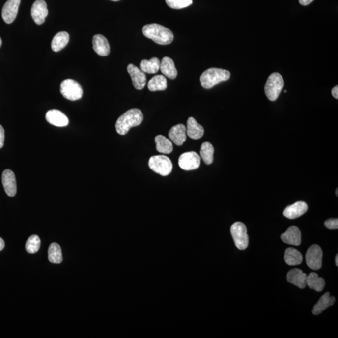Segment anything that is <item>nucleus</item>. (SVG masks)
Instances as JSON below:
<instances>
[{
    "label": "nucleus",
    "instance_id": "nucleus-34",
    "mask_svg": "<svg viewBox=\"0 0 338 338\" xmlns=\"http://www.w3.org/2000/svg\"><path fill=\"white\" fill-rule=\"evenodd\" d=\"M4 142V130L0 125V148L3 147Z\"/></svg>",
    "mask_w": 338,
    "mask_h": 338
},
{
    "label": "nucleus",
    "instance_id": "nucleus-22",
    "mask_svg": "<svg viewBox=\"0 0 338 338\" xmlns=\"http://www.w3.org/2000/svg\"><path fill=\"white\" fill-rule=\"evenodd\" d=\"M335 302V297H331L330 292H326L323 296L321 297L318 302L314 305L313 310H312V313L314 315H318L322 313L326 308L334 305Z\"/></svg>",
    "mask_w": 338,
    "mask_h": 338
},
{
    "label": "nucleus",
    "instance_id": "nucleus-27",
    "mask_svg": "<svg viewBox=\"0 0 338 338\" xmlns=\"http://www.w3.org/2000/svg\"><path fill=\"white\" fill-rule=\"evenodd\" d=\"M307 285L310 289H314L317 292H321L323 291L325 285V281L323 278H319L317 273H311L307 276Z\"/></svg>",
    "mask_w": 338,
    "mask_h": 338
},
{
    "label": "nucleus",
    "instance_id": "nucleus-41",
    "mask_svg": "<svg viewBox=\"0 0 338 338\" xmlns=\"http://www.w3.org/2000/svg\"><path fill=\"white\" fill-rule=\"evenodd\" d=\"M110 1H120V0H110Z\"/></svg>",
    "mask_w": 338,
    "mask_h": 338
},
{
    "label": "nucleus",
    "instance_id": "nucleus-9",
    "mask_svg": "<svg viewBox=\"0 0 338 338\" xmlns=\"http://www.w3.org/2000/svg\"><path fill=\"white\" fill-rule=\"evenodd\" d=\"M200 157L195 152L184 153L179 159V165L184 170H193L199 168Z\"/></svg>",
    "mask_w": 338,
    "mask_h": 338
},
{
    "label": "nucleus",
    "instance_id": "nucleus-10",
    "mask_svg": "<svg viewBox=\"0 0 338 338\" xmlns=\"http://www.w3.org/2000/svg\"><path fill=\"white\" fill-rule=\"evenodd\" d=\"M21 0H8L2 9V18L4 22L10 24L15 21L18 15V9Z\"/></svg>",
    "mask_w": 338,
    "mask_h": 338
},
{
    "label": "nucleus",
    "instance_id": "nucleus-37",
    "mask_svg": "<svg viewBox=\"0 0 338 338\" xmlns=\"http://www.w3.org/2000/svg\"><path fill=\"white\" fill-rule=\"evenodd\" d=\"M4 248V242L3 239L0 237V251L3 250Z\"/></svg>",
    "mask_w": 338,
    "mask_h": 338
},
{
    "label": "nucleus",
    "instance_id": "nucleus-29",
    "mask_svg": "<svg viewBox=\"0 0 338 338\" xmlns=\"http://www.w3.org/2000/svg\"><path fill=\"white\" fill-rule=\"evenodd\" d=\"M49 259L53 264H60L63 261L62 253L59 244L54 243L50 244L49 248Z\"/></svg>",
    "mask_w": 338,
    "mask_h": 338
},
{
    "label": "nucleus",
    "instance_id": "nucleus-18",
    "mask_svg": "<svg viewBox=\"0 0 338 338\" xmlns=\"http://www.w3.org/2000/svg\"><path fill=\"white\" fill-rule=\"evenodd\" d=\"M307 276L301 269H293L287 273V280L291 284L296 285L299 288L304 289L307 286Z\"/></svg>",
    "mask_w": 338,
    "mask_h": 338
},
{
    "label": "nucleus",
    "instance_id": "nucleus-17",
    "mask_svg": "<svg viewBox=\"0 0 338 338\" xmlns=\"http://www.w3.org/2000/svg\"><path fill=\"white\" fill-rule=\"evenodd\" d=\"M169 139L175 145L180 146L186 141V127L183 124H178L172 127L169 132Z\"/></svg>",
    "mask_w": 338,
    "mask_h": 338
},
{
    "label": "nucleus",
    "instance_id": "nucleus-16",
    "mask_svg": "<svg viewBox=\"0 0 338 338\" xmlns=\"http://www.w3.org/2000/svg\"><path fill=\"white\" fill-rule=\"evenodd\" d=\"M93 49L99 56H108L111 48L107 38L102 35H96L93 37Z\"/></svg>",
    "mask_w": 338,
    "mask_h": 338
},
{
    "label": "nucleus",
    "instance_id": "nucleus-3",
    "mask_svg": "<svg viewBox=\"0 0 338 338\" xmlns=\"http://www.w3.org/2000/svg\"><path fill=\"white\" fill-rule=\"evenodd\" d=\"M229 71L221 68H211L202 73L200 78L201 85L205 89H211L221 82L230 79Z\"/></svg>",
    "mask_w": 338,
    "mask_h": 338
},
{
    "label": "nucleus",
    "instance_id": "nucleus-33",
    "mask_svg": "<svg viewBox=\"0 0 338 338\" xmlns=\"http://www.w3.org/2000/svg\"><path fill=\"white\" fill-rule=\"evenodd\" d=\"M324 225L328 229L336 230L338 229V219H330L324 222Z\"/></svg>",
    "mask_w": 338,
    "mask_h": 338
},
{
    "label": "nucleus",
    "instance_id": "nucleus-19",
    "mask_svg": "<svg viewBox=\"0 0 338 338\" xmlns=\"http://www.w3.org/2000/svg\"><path fill=\"white\" fill-rule=\"evenodd\" d=\"M186 134L189 138L197 140L204 136V129L195 118L189 117L187 122Z\"/></svg>",
    "mask_w": 338,
    "mask_h": 338
},
{
    "label": "nucleus",
    "instance_id": "nucleus-35",
    "mask_svg": "<svg viewBox=\"0 0 338 338\" xmlns=\"http://www.w3.org/2000/svg\"><path fill=\"white\" fill-rule=\"evenodd\" d=\"M313 1L314 0H299L300 3L303 6H307Z\"/></svg>",
    "mask_w": 338,
    "mask_h": 338
},
{
    "label": "nucleus",
    "instance_id": "nucleus-38",
    "mask_svg": "<svg viewBox=\"0 0 338 338\" xmlns=\"http://www.w3.org/2000/svg\"><path fill=\"white\" fill-rule=\"evenodd\" d=\"M335 263L336 265H337V266H338V255H337V256H336L335 258Z\"/></svg>",
    "mask_w": 338,
    "mask_h": 338
},
{
    "label": "nucleus",
    "instance_id": "nucleus-15",
    "mask_svg": "<svg viewBox=\"0 0 338 338\" xmlns=\"http://www.w3.org/2000/svg\"><path fill=\"white\" fill-rule=\"evenodd\" d=\"M308 211L307 203L303 201H299L294 204L289 205L285 208L283 214L285 218L294 219L303 216Z\"/></svg>",
    "mask_w": 338,
    "mask_h": 338
},
{
    "label": "nucleus",
    "instance_id": "nucleus-26",
    "mask_svg": "<svg viewBox=\"0 0 338 338\" xmlns=\"http://www.w3.org/2000/svg\"><path fill=\"white\" fill-rule=\"evenodd\" d=\"M168 87V82L164 75H159L152 77L148 83V90L151 92L165 90Z\"/></svg>",
    "mask_w": 338,
    "mask_h": 338
},
{
    "label": "nucleus",
    "instance_id": "nucleus-11",
    "mask_svg": "<svg viewBox=\"0 0 338 338\" xmlns=\"http://www.w3.org/2000/svg\"><path fill=\"white\" fill-rule=\"evenodd\" d=\"M127 71L131 75L134 88L139 90H142L147 83V77L145 73L132 63L127 66Z\"/></svg>",
    "mask_w": 338,
    "mask_h": 338
},
{
    "label": "nucleus",
    "instance_id": "nucleus-8",
    "mask_svg": "<svg viewBox=\"0 0 338 338\" xmlns=\"http://www.w3.org/2000/svg\"><path fill=\"white\" fill-rule=\"evenodd\" d=\"M323 251L320 246L314 244L310 247L306 254V262L307 266L312 270H319L322 267Z\"/></svg>",
    "mask_w": 338,
    "mask_h": 338
},
{
    "label": "nucleus",
    "instance_id": "nucleus-7",
    "mask_svg": "<svg viewBox=\"0 0 338 338\" xmlns=\"http://www.w3.org/2000/svg\"><path fill=\"white\" fill-rule=\"evenodd\" d=\"M230 232L237 248L240 250H246L249 245V236L245 225L241 222L233 224Z\"/></svg>",
    "mask_w": 338,
    "mask_h": 338
},
{
    "label": "nucleus",
    "instance_id": "nucleus-5",
    "mask_svg": "<svg viewBox=\"0 0 338 338\" xmlns=\"http://www.w3.org/2000/svg\"><path fill=\"white\" fill-rule=\"evenodd\" d=\"M148 166L152 170L162 176H168L173 168L172 161L165 155H155L150 157Z\"/></svg>",
    "mask_w": 338,
    "mask_h": 338
},
{
    "label": "nucleus",
    "instance_id": "nucleus-30",
    "mask_svg": "<svg viewBox=\"0 0 338 338\" xmlns=\"http://www.w3.org/2000/svg\"><path fill=\"white\" fill-rule=\"evenodd\" d=\"M214 148L209 142L203 143L201 146L200 156L207 165L211 164L214 161Z\"/></svg>",
    "mask_w": 338,
    "mask_h": 338
},
{
    "label": "nucleus",
    "instance_id": "nucleus-40",
    "mask_svg": "<svg viewBox=\"0 0 338 338\" xmlns=\"http://www.w3.org/2000/svg\"><path fill=\"white\" fill-rule=\"evenodd\" d=\"M338 189H337V191H336V194H337V197L338 196Z\"/></svg>",
    "mask_w": 338,
    "mask_h": 338
},
{
    "label": "nucleus",
    "instance_id": "nucleus-28",
    "mask_svg": "<svg viewBox=\"0 0 338 338\" xmlns=\"http://www.w3.org/2000/svg\"><path fill=\"white\" fill-rule=\"evenodd\" d=\"M161 62L159 58L154 57L150 60H143L140 63V69L147 74H156L160 69Z\"/></svg>",
    "mask_w": 338,
    "mask_h": 338
},
{
    "label": "nucleus",
    "instance_id": "nucleus-31",
    "mask_svg": "<svg viewBox=\"0 0 338 338\" xmlns=\"http://www.w3.org/2000/svg\"><path fill=\"white\" fill-rule=\"evenodd\" d=\"M40 246L41 241L40 237L36 236V235H32L27 240L25 248H26L27 252L34 254L40 250Z\"/></svg>",
    "mask_w": 338,
    "mask_h": 338
},
{
    "label": "nucleus",
    "instance_id": "nucleus-6",
    "mask_svg": "<svg viewBox=\"0 0 338 338\" xmlns=\"http://www.w3.org/2000/svg\"><path fill=\"white\" fill-rule=\"evenodd\" d=\"M60 92L65 99L72 101L81 99L83 96L81 84L73 79H66L61 82Z\"/></svg>",
    "mask_w": 338,
    "mask_h": 338
},
{
    "label": "nucleus",
    "instance_id": "nucleus-32",
    "mask_svg": "<svg viewBox=\"0 0 338 338\" xmlns=\"http://www.w3.org/2000/svg\"><path fill=\"white\" fill-rule=\"evenodd\" d=\"M166 2L169 7L175 10L186 8L193 4V0H166Z\"/></svg>",
    "mask_w": 338,
    "mask_h": 338
},
{
    "label": "nucleus",
    "instance_id": "nucleus-2",
    "mask_svg": "<svg viewBox=\"0 0 338 338\" xmlns=\"http://www.w3.org/2000/svg\"><path fill=\"white\" fill-rule=\"evenodd\" d=\"M143 115L140 110L132 109L118 118L115 124L116 132L124 136L128 133L132 127L138 126L142 122Z\"/></svg>",
    "mask_w": 338,
    "mask_h": 338
},
{
    "label": "nucleus",
    "instance_id": "nucleus-4",
    "mask_svg": "<svg viewBox=\"0 0 338 338\" xmlns=\"http://www.w3.org/2000/svg\"><path fill=\"white\" fill-rule=\"evenodd\" d=\"M284 81L282 75L279 73H273L268 77L265 84V93L271 101H276L284 88Z\"/></svg>",
    "mask_w": 338,
    "mask_h": 338
},
{
    "label": "nucleus",
    "instance_id": "nucleus-21",
    "mask_svg": "<svg viewBox=\"0 0 338 338\" xmlns=\"http://www.w3.org/2000/svg\"><path fill=\"white\" fill-rule=\"evenodd\" d=\"M160 70L162 74L170 79H175L177 76V71L174 62L169 57L166 56L162 59L160 65Z\"/></svg>",
    "mask_w": 338,
    "mask_h": 338
},
{
    "label": "nucleus",
    "instance_id": "nucleus-20",
    "mask_svg": "<svg viewBox=\"0 0 338 338\" xmlns=\"http://www.w3.org/2000/svg\"><path fill=\"white\" fill-rule=\"evenodd\" d=\"M284 243L298 246L301 243V232L298 227L292 226L281 236Z\"/></svg>",
    "mask_w": 338,
    "mask_h": 338
},
{
    "label": "nucleus",
    "instance_id": "nucleus-24",
    "mask_svg": "<svg viewBox=\"0 0 338 338\" xmlns=\"http://www.w3.org/2000/svg\"><path fill=\"white\" fill-rule=\"evenodd\" d=\"M284 260L285 263L289 266H297L302 263L303 255L296 249L289 248L285 251Z\"/></svg>",
    "mask_w": 338,
    "mask_h": 338
},
{
    "label": "nucleus",
    "instance_id": "nucleus-36",
    "mask_svg": "<svg viewBox=\"0 0 338 338\" xmlns=\"http://www.w3.org/2000/svg\"><path fill=\"white\" fill-rule=\"evenodd\" d=\"M332 95L336 99H338V86H336L335 87L333 88L332 90Z\"/></svg>",
    "mask_w": 338,
    "mask_h": 338
},
{
    "label": "nucleus",
    "instance_id": "nucleus-23",
    "mask_svg": "<svg viewBox=\"0 0 338 338\" xmlns=\"http://www.w3.org/2000/svg\"><path fill=\"white\" fill-rule=\"evenodd\" d=\"M67 32L61 31L54 36L52 42V49L55 52H60L67 46L70 39Z\"/></svg>",
    "mask_w": 338,
    "mask_h": 338
},
{
    "label": "nucleus",
    "instance_id": "nucleus-13",
    "mask_svg": "<svg viewBox=\"0 0 338 338\" xmlns=\"http://www.w3.org/2000/svg\"><path fill=\"white\" fill-rule=\"evenodd\" d=\"M2 183L4 187L5 193L10 197H14L17 194V181L14 172L6 169L2 174Z\"/></svg>",
    "mask_w": 338,
    "mask_h": 338
},
{
    "label": "nucleus",
    "instance_id": "nucleus-39",
    "mask_svg": "<svg viewBox=\"0 0 338 338\" xmlns=\"http://www.w3.org/2000/svg\"><path fill=\"white\" fill-rule=\"evenodd\" d=\"M1 45H2V40H1V37H0V47H1Z\"/></svg>",
    "mask_w": 338,
    "mask_h": 338
},
{
    "label": "nucleus",
    "instance_id": "nucleus-12",
    "mask_svg": "<svg viewBox=\"0 0 338 338\" xmlns=\"http://www.w3.org/2000/svg\"><path fill=\"white\" fill-rule=\"evenodd\" d=\"M49 14L46 2L44 0H36L32 5L31 15L37 25H42Z\"/></svg>",
    "mask_w": 338,
    "mask_h": 338
},
{
    "label": "nucleus",
    "instance_id": "nucleus-14",
    "mask_svg": "<svg viewBox=\"0 0 338 338\" xmlns=\"http://www.w3.org/2000/svg\"><path fill=\"white\" fill-rule=\"evenodd\" d=\"M45 118L48 122L56 127H66L69 123L67 116L58 110L53 109L48 111Z\"/></svg>",
    "mask_w": 338,
    "mask_h": 338
},
{
    "label": "nucleus",
    "instance_id": "nucleus-25",
    "mask_svg": "<svg viewBox=\"0 0 338 338\" xmlns=\"http://www.w3.org/2000/svg\"><path fill=\"white\" fill-rule=\"evenodd\" d=\"M155 144L157 151L162 154H169L173 151V144L172 141L166 137L157 136L155 138Z\"/></svg>",
    "mask_w": 338,
    "mask_h": 338
},
{
    "label": "nucleus",
    "instance_id": "nucleus-1",
    "mask_svg": "<svg viewBox=\"0 0 338 338\" xmlns=\"http://www.w3.org/2000/svg\"><path fill=\"white\" fill-rule=\"evenodd\" d=\"M143 35L151 39L157 44L166 45L170 44L173 40V34L170 29L162 25L152 24L143 27Z\"/></svg>",
    "mask_w": 338,
    "mask_h": 338
}]
</instances>
